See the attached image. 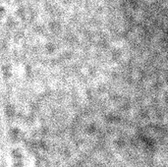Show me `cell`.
Masks as SVG:
<instances>
[{
    "instance_id": "cell-1",
    "label": "cell",
    "mask_w": 168,
    "mask_h": 167,
    "mask_svg": "<svg viewBox=\"0 0 168 167\" xmlns=\"http://www.w3.org/2000/svg\"><path fill=\"white\" fill-rule=\"evenodd\" d=\"M8 149L10 167H37L34 154L22 141L11 139Z\"/></svg>"
}]
</instances>
